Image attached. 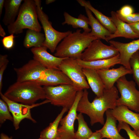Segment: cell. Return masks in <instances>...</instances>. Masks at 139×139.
I'll list each match as a JSON object with an SVG mask.
<instances>
[{
	"label": "cell",
	"instance_id": "obj_24",
	"mask_svg": "<svg viewBox=\"0 0 139 139\" xmlns=\"http://www.w3.org/2000/svg\"><path fill=\"white\" fill-rule=\"evenodd\" d=\"M77 2L82 6L88 8L95 15L96 19L111 34L114 33L116 28L110 17H108L94 8L89 1L78 0Z\"/></svg>",
	"mask_w": 139,
	"mask_h": 139
},
{
	"label": "cell",
	"instance_id": "obj_5",
	"mask_svg": "<svg viewBox=\"0 0 139 139\" xmlns=\"http://www.w3.org/2000/svg\"><path fill=\"white\" fill-rule=\"evenodd\" d=\"M46 99L52 105L69 110L73 104L78 92L80 90L73 84H65L43 87Z\"/></svg>",
	"mask_w": 139,
	"mask_h": 139
},
{
	"label": "cell",
	"instance_id": "obj_45",
	"mask_svg": "<svg viewBox=\"0 0 139 139\" xmlns=\"http://www.w3.org/2000/svg\"></svg>",
	"mask_w": 139,
	"mask_h": 139
},
{
	"label": "cell",
	"instance_id": "obj_39",
	"mask_svg": "<svg viewBox=\"0 0 139 139\" xmlns=\"http://www.w3.org/2000/svg\"><path fill=\"white\" fill-rule=\"evenodd\" d=\"M0 139H12V136L9 137L5 134L2 133L0 134Z\"/></svg>",
	"mask_w": 139,
	"mask_h": 139
},
{
	"label": "cell",
	"instance_id": "obj_33",
	"mask_svg": "<svg viewBox=\"0 0 139 139\" xmlns=\"http://www.w3.org/2000/svg\"><path fill=\"white\" fill-rule=\"evenodd\" d=\"M15 37L14 34H11L3 38L1 41L3 47L8 50L12 48L14 45Z\"/></svg>",
	"mask_w": 139,
	"mask_h": 139
},
{
	"label": "cell",
	"instance_id": "obj_13",
	"mask_svg": "<svg viewBox=\"0 0 139 139\" xmlns=\"http://www.w3.org/2000/svg\"><path fill=\"white\" fill-rule=\"evenodd\" d=\"M109 42L110 45L118 50L120 60V64L128 69L131 70L129 61L132 55L139 50V38L127 43L111 40Z\"/></svg>",
	"mask_w": 139,
	"mask_h": 139
},
{
	"label": "cell",
	"instance_id": "obj_43",
	"mask_svg": "<svg viewBox=\"0 0 139 139\" xmlns=\"http://www.w3.org/2000/svg\"><path fill=\"white\" fill-rule=\"evenodd\" d=\"M56 139H60L59 137H58Z\"/></svg>",
	"mask_w": 139,
	"mask_h": 139
},
{
	"label": "cell",
	"instance_id": "obj_34",
	"mask_svg": "<svg viewBox=\"0 0 139 139\" xmlns=\"http://www.w3.org/2000/svg\"><path fill=\"white\" fill-rule=\"evenodd\" d=\"M117 15L120 19L128 24L135 23L139 22V12L134 13L126 17L122 16L117 14Z\"/></svg>",
	"mask_w": 139,
	"mask_h": 139
},
{
	"label": "cell",
	"instance_id": "obj_22",
	"mask_svg": "<svg viewBox=\"0 0 139 139\" xmlns=\"http://www.w3.org/2000/svg\"><path fill=\"white\" fill-rule=\"evenodd\" d=\"M84 8L89 20V25L91 28L89 35L95 37L98 39H103L106 41L107 38L111 33L94 17L92 12L88 8L86 7Z\"/></svg>",
	"mask_w": 139,
	"mask_h": 139
},
{
	"label": "cell",
	"instance_id": "obj_30",
	"mask_svg": "<svg viewBox=\"0 0 139 139\" xmlns=\"http://www.w3.org/2000/svg\"><path fill=\"white\" fill-rule=\"evenodd\" d=\"M7 103L0 99V124L1 126L6 120L13 121V118Z\"/></svg>",
	"mask_w": 139,
	"mask_h": 139
},
{
	"label": "cell",
	"instance_id": "obj_41",
	"mask_svg": "<svg viewBox=\"0 0 139 139\" xmlns=\"http://www.w3.org/2000/svg\"><path fill=\"white\" fill-rule=\"evenodd\" d=\"M55 1L54 0H47L45 2L46 4H48L55 2Z\"/></svg>",
	"mask_w": 139,
	"mask_h": 139
},
{
	"label": "cell",
	"instance_id": "obj_17",
	"mask_svg": "<svg viewBox=\"0 0 139 139\" xmlns=\"http://www.w3.org/2000/svg\"><path fill=\"white\" fill-rule=\"evenodd\" d=\"M37 82L44 86L73 84L71 80L63 72L59 69L55 68H46L42 77Z\"/></svg>",
	"mask_w": 139,
	"mask_h": 139
},
{
	"label": "cell",
	"instance_id": "obj_27",
	"mask_svg": "<svg viewBox=\"0 0 139 139\" xmlns=\"http://www.w3.org/2000/svg\"><path fill=\"white\" fill-rule=\"evenodd\" d=\"M45 40V34L40 32L28 29L23 41V45L25 48L38 47L43 46Z\"/></svg>",
	"mask_w": 139,
	"mask_h": 139
},
{
	"label": "cell",
	"instance_id": "obj_38",
	"mask_svg": "<svg viewBox=\"0 0 139 139\" xmlns=\"http://www.w3.org/2000/svg\"><path fill=\"white\" fill-rule=\"evenodd\" d=\"M5 0H0V18H1L2 12L3 7H4Z\"/></svg>",
	"mask_w": 139,
	"mask_h": 139
},
{
	"label": "cell",
	"instance_id": "obj_40",
	"mask_svg": "<svg viewBox=\"0 0 139 139\" xmlns=\"http://www.w3.org/2000/svg\"><path fill=\"white\" fill-rule=\"evenodd\" d=\"M6 33L1 24H0V36L3 38L5 36Z\"/></svg>",
	"mask_w": 139,
	"mask_h": 139
},
{
	"label": "cell",
	"instance_id": "obj_46",
	"mask_svg": "<svg viewBox=\"0 0 139 139\" xmlns=\"http://www.w3.org/2000/svg\"></svg>",
	"mask_w": 139,
	"mask_h": 139
},
{
	"label": "cell",
	"instance_id": "obj_16",
	"mask_svg": "<svg viewBox=\"0 0 139 139\" xmlns=\"http://www.w3.org/2000/svg\"><path fill=\"white\" fill-rule=\"evenodd\" d=\"M97 71L106 90L110 89L113 87L115 83L121 77L132 73L131 70L128 69L123 66L117 68L99 70Z\"/></svg>",
	"mask_w": 139,
	"mask_h": 139
},
{
	"label": "cell",
	"instance_id": "obj_14",
	"mask_svg": "<svg viewBox=\"0 0 139 139\" xmlns=\"http://www.w3.org/2000/svg\"><path fill=\"white\" fill-rule=\"evenodd\" d=\"M47 48L44 46L32 48L31 51L33 55V59L46 68L59 69L62 60L66 58H60L49 53Z\"/></svg>",
	"mask_w": 139,
	"mask_h": 139
},
{
	"label": "cell",
	"instance_id": "obj_44",
	"mask_svg": "<svg viewBox=\"0 0 139 139\" xmlns=\"http://www.w3.org/2000/svg\"><path fill=\"white\" fill-rule=\"evenodd\" d=\"M37 139H42V138L40 137L39 138H38Z\"/></svg>",
	"mask_w": 139,
	"mask_h": 139
},
{
	"label": "cell",
	"instance_id": "obj_4",
	"mask_svg": "<svg viewBox=\"0 0 139 139\" xmlns=\"http://www.w3.org/2000/svg\"><path fill=\"white\" fill-rule=\"evenodd\" d=\"M21 4L15 21L7 26L8 33L17 34L25 29L41 32L42 27L38 21L35 2L33 0H24Z\"/></svg>",
	"mask_w": 139,
	"mask_h": 139
},
{
	"label": "cell",
	"instance_id": "obj_10",
	"mask_svg": "<svg viewBox=\"0 0 139 139\" xmlns=\"http://www.w3.org/2000/svg\"><path fill=\"white\" fill-rule=\"evenodd\" d=\"M58 68L71 80L73 85L80 90L90 88L83 68L77 63L76 59L66 58L62 60Z\"/></svg>",
	"mask_w": 139,
	"mask_h": 139
},
{
	"label": "cell",
	"instance_id": "obj_15",
	"mask_svg": "<svg viewBox=\"0 0 139 139\" xmlns=\"http://www.w3.org/2000/svg\"><path fill=\"white\" fill-rule=\"evenodd\" d=\"M126 106H117L113 109H110L112 115L118 122H124L130 125L134 131H139V114L129 110Z\"/></svg>",
	"mask_w": 139,
	"mask_h": 139
},
{
	"label": "cell",
	"instance_id": "obj_8",
	"mask_svg": "<svg viewBox=\"0 0 139 139\" xmlns=\"http://www.w3.org/2000/svg\"><path fill=\"white\" fill-rule=\"evenodd\" d=\"M2 98L7 104L13 118V126L15 130L19 128L21 121L25 119H27L35 123L36 121L31 116V109L45 103H50L48 100L38 103H35L31 105L22 104L12 101L5 97L2 92H0Z\"/></svg>",
	"mask_w": 139,
	"mask_h": 139
},
{
	"label": "cell",
	"instance_id": "obj_7",
	"mask_svg": "<svg viewBox=\"0 0 139 139\" xmlns=\"http://www.w3.org/2000/svg\"><path fill=\"white\" fill-rule=\"evenodd\" d=\"M120 97L117 101V105H124L129 109L139 113V91L136 88L135 82L128 81L125 76L116 82Z\"/></svg>",
	"mask_w": 139,
	"mask_h": 139
},
{
	"label": "cell",
	"instance_id": "obj_19",
	"mask_svg": "<svg viewBox=\"0 0 139 139\" xmlns=\"http://www.w3.org/2000/svg\"><path fill=\"white\" fill-rule=\"evenodd\" d=\"M106 119L103 127L96 130L101 134L102 138L109 139H126L119 134L117 126V120L112 115L110 109L106 112Z\"/></svg>",
	"mask_w": 139,
	"mask_h": 139
},
{
	"label": "cell",
	"instance_id": "obj_25",
	"mask_svg": "<svg viewBox=\"0 0 139 139\" xmlns=\"http://www.w3.org/2000/svg\"><path fill=\"white\" fill-rule=\"evenodd\" d=\"M68 109L63 108L55 120L40 133V137L42 139H56L58 137V129L60 121Z\"/></svg>",
	"mask_w": 139,
	"mask_h": 139
},
{
	"label": "cell",
	"instance_id": "obj_26",
	"mask_svg": "<svg viewBox=\"0 0 139 139\" xmlns=\"http://www.w3.org/2000/svg\"><path fill=\"white\" fill-rule=\"evenodd\" d=\"M64 15L65 21L62 23L63 25L67 24L71 25L74 28H82L85 32L89 33L91 32V29L89 27V19L84 15L81 14L76 18L65 12Z\"/></svg>",
	"mask_w": 139,
	"mask_h": 139
},
{
	"label": "cell",
	"instance_id": "obj_35",
	"mask_svg": "<svg viewBox=\"0 0 139 139\" xmlns=\"http://www.w3.org/2000/svg\"><path fill=\"white\" fill-rule=\"evenodd\" d=\"M134 9L131 5H125L116 12L117 14L123 17L128 16L134 13Z\"/></svg>",
	"mask_w": 139,
	"mask_h": 139
},
{
	"label": "cell",
	"instance_id": "obj_6",
	"mask_svg": "<svg viewBox=\"0 0 139 139\" xmlns=\"http://www.w3.org/2000/svg\"><path fill=\"white\" fill-rule=\"evenodd\" d=\"M36 5L38 18L40 21L45 33V40L43 46L47 47L53 53L59 43L65 37L72 32L68 30L61 32L55 29L49 21L48 15L43 11L41 6L40 0H34Z\"/></svg>",
	"mask_w": 139,
	"mask_h": 139
},
{
	"label": "cell",
	"instance_id": "obj_18",
	"mask_svg": "<svg viewBox=\"0 0 139 139\" xmlns=\"http://www.w3.org/2000/svg\"><path fill=\"white\" fill-rule=\"evenodd\" d=\"M111 15L110 18L116 26V30L107 38L106 41L109 42L112 39L118 37L132 39L139 38V36L134 32L129 24L118 17L116 12L111 11Z\"/></svg>",
	"mask_w": 139,
	"mask_h": 139
},
{
	"label": "cell",
	"instance_id": "obj_11",
	"mask_svg": "<svg viewBox=\"0 0 139 139\" xmlns=\"http://www.w3.org/2000/svg\"><path fill=\"white\" fill-rule=\"evenodd\" d=\"M83 90L79 91L75 101L67 115L61 119L58 129V137L60 139H75L74 123L77 115V107L82 97Z\"/></svg>",
	"mask_w": 139,
	"mask_h": 139
},
{
	"label": "cell",
	"instance_id": "obj_9",
	"mask_svg": "<svg viewBox=\"0 0 139 139\" xmlns=\"http://www.w3.org/2000/svg\"><path fill=\"white\" fill-rule=\"evenodd\" d=\"M119 54L118 50L113 46L103 44L99 39L92 41L82 54L81 59L85 61L106 59Z\"/></svg>",
	"mask_w": 139,
	"mask_h": 139
},
{
	"label": "cell",
	"instance_id": "obj_21",
	"mask_svg": "<svg viewBox=\"0 0 139 139\" xmlns=\"http://www.w3.org/2000/svg\"><path fill=\"white\" fill-rule=\"evenodd\" d=\"M79 64L83 68H88L98 70L109 69L115 65L120 64V60L119 54L110 59L85 61L81 59H76Z\"/></svg>",
	"mask_w": 139,
	"mask_h": 139
},
{
	"label": "cell",
	"instance_id": "obj_20",
	"mask_svg": "<svg viewBox=\"0 0 139 139\" xmlns=\"http://www.w3.org/2000/svg\"><path fill=\"white\" fill-rule=\"evenodd\" d=\"M82 70L90 87L96 97H99L101 96L103 94L105 88L97 70L88 68H83Z\"/></svg>",
	"mask_w": 139,
	"mask_h": 139
},
{
	"label": "cell",
	"instance_id": "obj_42",
	"mask_svg": "<svg viewBox=\"0 0 139 139\" xmlns=\"http://www.w3.org/2000/svg\"><path fill=\"white\" fill-rule=\"evenodd\" d=\"M134 131L136 134V135L138 136L139 137V131Z\"/></svg>",
	"mask_w": 139,
	"mask_h": 139
},
{
	"label": "cell",
	"instance_id": "obj_2",
	"mask_svg": "<svg viewBox=\"0 0 139 139\" xmlns=\"http://www.w3.org/2000/svg\"><path fill=\"white\" fill-rule=\"evenodd\" d=\"M81 29L71 32L58 45L54 56L60 58L81 59L82 53L96 38L90 36L89 33L81 32Z\"/></svg>",
	"mask_w": 139,
	"mask_h": 139
},
{
	"label": "cell",
	"instance_id": "obj_3",
	"mask_svg": "<svg viewBox=\"0 0 139 139\" xmlns=\"http://www.w3.org/2000/svg\"><path fill=\"white\" fill-rule=\"evenodd\" d=\"M4 95L12 101L27 105L46 99L43 87L34 81H16L9 86Z\"/></svg>",
	"mask_w": 139,
	"mask_h": 139
},
{
	"label": "cell",
	"instance_id": "obj_29",
	"mask_svg": "<svg viewBox=\"0 0 139 139\" xmlns=\"http://www.w3.org/2000/svg\"><path fill=\"white\" fill-rule=\"evenodd\" d=\"M129 63L132 72L133 79L139 88V51L132 56Z\"/></svg>",
	"mask_w": 139,
	"mask_h": 139
},
{
	"label": "cell",
	"instance_id": "obj_32",
	"mask_svg": "<svg viewBox=\"0 0 139 139\" xmlns=\"http://www.w3.org/2000/svg\"><path fill=\"white\" fill-rule=\"evenodd\" d=\"M117 128L119 132L121 129L125 130L127 133L129 139H139V137L137 136L134 131L132 130L129 125L124 122H119Z\"/></svg>",
	"mask_w": 139,
	"mask_h": 139
},
{
	"label": "cell",
	"instance_id": "obj_23",
	"mask_svg": "<svg viewBox=\"0 0 139 139\" xmlns=\"http://www.w3.org/2000/svg\"><path fill=\"white\" fill-rule=\"evenodd\" d=\"M22 0H5V12L2 22L5 26L13 23L18 16Z\"/></svg>",
	"mask_w": 139,
	"mask_h": 139
},
{
	"label": "cell",
	"instance_id": "obj_28",
	"mask_svg": "<svg viewBox=\"0 0 139 139\" xmlns=\"http://www.w3.org/2000/svg\"><path fill=\"white\" fill-rule=\"evenodd\" d=\"M76 119L78 127L75 133V139H87L93 132L88 126L82 113H80L77 115Z\"/></svg>",
	"mask_w": 139,
	"mask_h": 139
},
{
	"label": "cell",
	"instance_id": "obj_31",
	"mask_svg": "<svg viewBox=\"0 0 139 139\" xmlns=\"http://www.w3.org/2000/svg\"><path fill=\"white\" fill-rule=\"evenodd\" d=\"M7 57V55H0V92H2L3 74L9 62Z\"/></svg>",
	"mask_w": 139,
	"mask_h": 139
},
{
	"label": "cell",
	"instance_id": "obj_1",
	"mask_svg": "<svg viewBox=\"0 0 139 139\" xmlns=\"http://www.w3.org/2000/svg\"><path fill=\"white\" fill-rule=\"evenodd\" d=\"M88 94L87 89L83 90L77 106V111L88 116L91 126L98 123L103 125L105 112L117 106V101L119 98L118 90L115 86L110 89H105L103 95L99 97L96 96L92 102L89 100Z\"/></svg>",
	"mask_w": 139,
	"mask_h": 139
},
{
	"label": "cell",
	"instance_id": "obj_36",
	"mask_svg": "<svg viewBox=\"0 0 139 139\" xmlns=\"http://www.w3.org/2000/svg\"><path fill=\"white\" fill-rule=\"evenodd\" d=\"M128 24L134 32L139 36V22Z\"/></svg>",
	"mask_w": 139,
	"mask_h": 139
},
{
	"label": "cell",
	"instance_id": "obj_37",
	"mask_svg": "<svg viewBox=\"0 0 139 139\" xmlns=\"http://www.w3.org/2000/svg\"><path fill=\"white\" fill-rule=\"evenodd\" d=\"M87 139H102L100 133L97 131L93 132L91 136Z\"/></svg>",
	"mask_w": 139,
	"mask_h": 139
},
{
	"label": "cell",
	"instance_id": "obj_12",
	"mask_svg": "<svg viewBox=\"0 0 139 139\" xmlns=\"http://www.w3.org/2000/svg\"><path fill=\"white\" fill-rule=\"evenodd\" d=\"M46 68L34 59L30 60L22 67L14 68L16 74V81L37 82L42 78Z\"/></svg>",
	"mask_w": 139,
	"mask_h": 139
}]
</instances>
